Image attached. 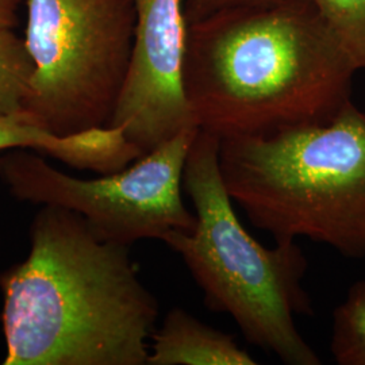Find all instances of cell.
<instances>
[{"label": "cell", "mask_w": 365, "mask_h": 365, "mask_svg": "<svg viewBox=\"0 0 365 365\" xmlns=\"http://www.w3.org/2000/svg\"><path fill=\"white\" fill-rule=\"evenodd\" d=\"M24 4L26 0H0V30L18 27L19 11Z\"/></svg>", "instance_id": "14"}, {"label": "cell", "mask_w": 365, "mask_h": 365, "mask_svg": "<svg viewBox=\"0 0 365 365\" xmlns=\"http://www.w3.org/2000/svg\"><path fill=\"white\" fill-rule=\"evenodd\" d=\"M148 365H255L235 339L173 307L155 330Z\"/></svg>", "instance_id": "9"}, {"label": "cell", "mask_w": 365, "mask_h": 365, "mask_svg": "<svg viewBox=\"0 0 365 365\" xmlns=\"http://www.w3.org/2000/svg\"><path fill=\"white\" fill-rule=\"evenodd\" d=\"M25 114L56 135L108 126L130 63L133 0H26Z\"/></svg>", "instance_id": "5"}, {"label": "cell", "mask_w": 365, "mask_h": 365, "mask_svg": "<svg viewBox=\"0 0 365 365\" xmlns=\"http://www.w3.org/2000/svg\"><path fill=\"white\" fill-rule=\"evenodd\" d=\"M199 129L178 134L125 170L80 179L51 165L38 152L0 153V180L14 197L80 214L101 240L118 245L191 232L195 212L182 200V175Z\"/></svg>", "instance_id": "6"}, {"label": "cell", "mask_w": 365, "mask_h": 365, "mask_svg": "<svg viewBox=\"0 0 365 365\" xmlns=\"http://www.w3.org/2000/svg\"><path fill=\"white\" fill-rule=\"evenodd\" d=\"M3 365H148L158 317L129 247L75 211L42 206L25 260L0 274Z\"/></svg>", "instance_id": "2"}, {"label": "cell", "mask_w": 365, "mask_h": 365, "mask_svg": "<svg viewBox=\"0 0 365 365\" xmlns=\"http://www.w3.org/2000/svg\"><path fill=\"white\" fill-rule=\"evenodd\" d=\"M13 149H30L76 170L99 175L125 170L143 156L123 130L115 126L61 137L43 129L26 114L0 117V153Z\"/></svg>", "instance_id": "8"}, {"label": "cell", "mask_w": 365, "mask_h": 365, "mask_svg": "<svg viewBox=\"0 0 365 365\" xmlns=\"http://www.w3.org/2000/svg\"><path fill=\"white\" fill-rule=\"evenodd\" d=\"M196 223L172 232L165 242L182 256L205 294L207 307L227 313L249 342L289 365H319L321 359L300 334L297 315L313 313L303 288L307 260L297 240L257 242L237 217L220 165V138L200 130L182 175Z\"/></svg>", "instance_id": "4"}, {"label": "cell", "mask_w": 365, "mask_h": 365, "mask_svg": "<svg viewBox=\"0 0 365 365\" xmlns=\"http://www.w3.org/2000/svg\"><path fill=\"white\" fill-rule=\"evenodd\" d=\"M331 353L339 365H365V282L354 283L334 312Z\"/></svg>", "instance_id": "11"}, {"label": "cell", "mask_w": 365, "mask_h": 365, "mask_svg": "<svg viewBox=\"0 0 365 365\" xmlns=\"http://www.w3.org/2000/svg\"><path fill=\"white\" fill-rule=\"evenodd\" d=\"M274 0H187L185 1V18L187 24H194L196 21L207 16L210 14L220 11L222 9L235 7L241 4H257L269 3Z\"/></svg>", "instance_id": "13"}, {"label": "cell", "mask_w": 365, "mask_h": 365, "mask_svg": "<svg viewBox=\"0 0 365 365\" xmlns=\"http://www.w3.org/2000/svg\"><path fill=\"white\" fill-rule=\"evenodd\" d=\"M356 72L310 0L227 7L187 29L185 96L220 140L330 122L352 102Z\"/></svg>", "instance_id": "1"}, {"label": "cell", "mask_w": 365, "mask_h": 365, "mask_svg": "<svg viewBox=\"0 0 365 365\" xmlns=\"http://www.w3.org/2000/svg\"><path fill=\"white\" fill-rule=\"evenodd\" d=\"M130 63L108 126L122 129L143 156L182 131L199 129L188 105L182 66L184 0H133Z\"/></svg>", "instance_id": "7"}, {"label": "cell", "mask_w": 365, "mask_h": 365, "mask_svg": "<svg viewBox=\"0 0 365 365\" xmlns=\"http://www.w3.org/2000/svg\"><path fill=\"white\" fill-rule=\"evenodd\" d=\"M220 165L233 202L276 241L365 257V113L353 102L327 123L222 138Z\"/></svg>", "instance_id": "3"}, {"label": "cell", "mask_w": 365, "mask_h": 365, "mask_svg": "<svg viewBox=\"0 0 365 365\" xmlns=\"http://www.w3.org/2000/svg\"><path fill=\"white\" fill-rule=\"evenodd\" d=\"M34 72L25 37L15 29L0 30V117L25 114Z\"/></svg>", "instance_id": "10"}, {"label": "cell", "mask_w": 365, "mask_h": 365, "mask_svg": "<svg viewBox=\"0 0 365 365\" xmlns=\"http://www.w3.org/2000/svg\"><path fill=\"white\" fill-rule=\"evenodd\" d=\"M310 1L356 69H365V0Z\"/></svg>", "instance_id": "12"}]
</instances>
